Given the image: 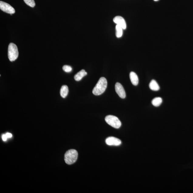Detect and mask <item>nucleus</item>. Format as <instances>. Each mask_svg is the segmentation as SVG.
Listing matches in <instances>:
<instances>
[{"instance_id": "1", "label": "nucleus", "mask_w": 193, "mask_h": 193, "mask_svg": "<svg viewBox=\"0 0 193 193\" xmlns=\"http://www.w3.org/2000/svg\"><path fill=\"white\" fill-rule=\"evenodd\" d=\"M107 82L106 78L102 77L100 78L92 91L94 95L99 96L103 93L107 87Z\"/></svg>"}, {"instance_id": "2", "label": "nucleus", "mask_w": 193, "mask_h": 193, "mask_svg": "<svg viewBox=\"0 0 193 193\" xmlns=\"http://www.w3.org/2000/svg\"><path fill=\"white\" fill-rule=\"evenodd\" d=\"M78 156L77 151L74 149L70 150L66 152L64 155V160L67 164H72L76 161Z\"/></svg>"}, {"instance_id": "3", "label": "nucleus", "mask_w": 193, "mask_h": 193, "mask_svg": "<svg viewBox=\"0 0 193 193\" xmlns=\"http://www.w3.org/2000/svg\"><path fill=\"white\" fill-rule=\"evenodd\" d=\"M19 55V52L17 46L13 43H10L8 48V57L10 61H15Z\"/></svg>"}, {"instance_id": "4", "label": "nucleus", "mask_w": 193, "mask_h": 193, "mask_svg": "<svg viewBox=\"0 0 193 193\" xmlns=\"http://www.w3.org/2000/svg\"><path fill=\"white\" fill-rule=\"evenodd\" d=\"M105 121L110 125L114 128L118 129L121 126V123L116 117L112 115L107 116L105 118Z\"/></svg>"}, {"instance_id": "5", "label": "nucleus", "mask_w": 193, "mask_h": 193, "mask_svg": "<svg viewBox=\"0 0 193 193\" xmlns=\"http://www.w3.org/2000/svg\"><path fill=\"white\" fill-rule=\"evenodd\" d=\"M0 9L5 12L11 14L15 13V10L9 4L3 1L0 2Z\"/></svg>"}, {"instance_id": "6", "label": "nucleus", "mask_w": 193, "mask_h": 193, "mask_svg": "<svg viewBox=\"0 0 193 193\" xmlns=\"http://www.w3.org/2000/svg\"><path fill=\"white\" fill-rule=\"evenodd\" d=\"M115 88L116 92L119 96L120 97L124 99L126 97V94L125 90H124L123 87L118 82L116 83L115 84Z\"/></svg>"}, {"instance_id": "7", "label": "nucleus", "mask_w": 193, "mask_h": 193, "mask_svg": "<svg viewBox=\"0 0 193 193\" xmlns=\"http://www.w3.org/2000/svg\"><path fill=\"white\" fill-rule=\"evenodd\" d=\"M106 143L109 146H120L121 144V141L117 138L110 137L106 139Z\"/></svg>"}, {"instance_id": "8", "label": "nucleus", "mask_w": 193, "mask_h": 193, "mask_svg": "<svg viewBox=\"0 0 193 193\" xmlns=\"http://www.w3.org/2000/svg\"><path fill=\"white\" fill-rule=\"evenodd\" d=\"M113 21L117 25L120 26L124 30L126 29L127 25L126 21L124 18L121 16H116L114 18Z\"/></svg>"}, {"instance_id": "9", "label": "nucleus", "mask_w": 193, "mask_h": 193, "mask_svg": "<svg viewBox=\"0 0 193 193\" xmlns=\"http://www.w3.org/2000/svg\"><path fill=\"white\" fill-rule=\"evenodd\" d=\"M130 81L134 86L138 85V78L137 75L134 72H131L130 74Z\"/></svg>"}, {"instance_id": "10", "label": "nucleus", "mask_w": 193, "mask_h": 193, "mask_svg": "<svg viewBox=\"0 0 193 193\" xmlns=\"http://www.w3.org/2000/svg\"><path fill=\"white\" fill-rule=\"evenodd\" d=\"M87 72H86L85 70L82 69L74 76V79L76 81H80L84 76L87 75Z\"/></svg>"}, {"instance_id": "11", "label": "nucleus", "mask_w": 193, "mask_h": 193, "mask_svg": "<svg viewBox=\"0 0 193 193\" xmlns=\"http://www.w3.org/2000/svg\"><path fill=\"white\" fill-rule=\"evenodd\" d=\"M149 87L151 90L154 91H158L160 90V87L155 80H152L149 84Z\"/></svg>"}, {"instance_id": "12", "label": "nucleus", "mask_w": 193, "mask_h": 193, "mask_svg": "<svg viewBox=\"0 0 193 193\" xmlns=\"http://www.w3.org/2000/svg\"><path fill=\"white\" fill-rule=\"evenodd\" d=\"M68 88L66 85L62 86L60 90V94L62 97L65 98L68 95Z\"/></svg>"}, {"instance_id": "13", "label": "nucleus", "mask_w": 193, "mask_h": 193, "mask_svg": "<svg viewBox=\"0 0 193 193\" xmlns=\"http://www.w3.org/2000/svg\"><path fill=\"white\" fill-rule=\"evenodd\" d=\"M162 102V100L161 97H156L152 100V103L155 107L159 106Z\"/></svg>"}, {"instance_id": "14", "label": "nucleus", "mask_w": 193, "mask_h": 193, "mask_svg": "<svg viewBox=\"0 0 193 193\" xmlns=\"http://www.w3.org/2000/svg\"><path fill=\"white\" fill-rule=\"evenodd\" d=\"M122 28L119 25H116V36L118 38L121 37L123 35Z\"/></svg>"}, {"instance_id": "15", "label": "nucleus", "mask_w": 193, "mask_h": 193, "mask_svg": "<svg viewBox=\"0 0 193 193\" xmlns=\"http://www.w3.org/2000/svg\"><path fill=\"white\" fill-rule=\"evenodd\" d=\"M24 1L27 5L31 7H34L36 5L34 0H24Z\"/></svg>"}, {"instance_id": "16", "label": "nucleus", "mask_w": 193, "mask_h": 193, "mask_svg": "<svg viewBox=\"0 0 193 193\" xmlns=\"http://www.w3.org/2000/svg\"><path fill=\"white\" fill-rule=\"evenodd\" d=\"M63 69L64 71L69 73L72 71V68L69 66L64 65L63 67Z\"/></svg>"}, {"instance_id": "17", "label": "nucleus", "mask_w": 193, "mask_h": 193, "mask_svg": "<svg viewBox=\"0 0 193 193\" xmlns=\"http://www.w3.org/2000/svg\"><path fill=\"white\" fill-rule=\"evenodd\" d=\"M7 137L6 135V134H3V135L2 136V140L4 141H6L7 140Z\"/></svg>"}, {"instance_id": "18", "label": "nucleus", "mask_w": 193, "mask_h": 193, "mask_svg": "<svg viewBox=\"0 0 193 193\" xmlns=\"http://www.w3.org/2000/svg\"><path fill=\"white\" fill-rule=\"evenodd\" d=\"M6 135L8 138H11L12 137V134L11 133H7L6 134Z\"/></svg>"}, {"instance_id": "19", "label": "nucleus", "mask_w": 193, "mask_h": 193, "mask_svg": "<svg viewBox=\"0 0 193 193\" xmlns=\"http://www.w3.org/2000/svg\"><path fill=\"white\" fill-rule=\"evenodd\" d=\"M154 1H158L159 0H154Z\"/></svg>"}]
</instances>
